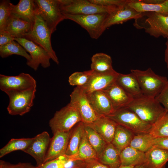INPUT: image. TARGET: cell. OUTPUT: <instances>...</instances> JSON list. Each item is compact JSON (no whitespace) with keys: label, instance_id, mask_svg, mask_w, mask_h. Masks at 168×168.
<instances>
[{"label":"cell","instance_id":"3957f363","mask_svg":"<svg viewBox=\"0 0 168 168\" xmlns=\"http://www.w3.org/2000/svg\"><path fill=\"white\" fill-rule=\"evenodd\" d=\"M141 16L135 20L134 26L143 29L150 35L156 38H168V16L154 12H142Z\"/></svg>","mask_w":168,"mask_h":168},{"label":"cell","instance_id":"ee69618b","mask_svg":"<svg viewBox=\"0 0 168 168\" xmlns=\"http://www.w3.org/2000/svg\"><path fill=\"white\" fill-rule=\"evenodd\" d=\"M156 146L168 151V137L155 138Z\"/></svg>","mask_w":168,"mask_h":168},{"label":"cell","instance_id":"9c48e42d","mask_svg":"<svg viewBox=\"0 0 168 168\" xmlns=\"http://www.w3.org/2000/svg\"><path fill=\"white\" fill-rule=\"evenodd\" d=\"M108 14L63 15L65 19L73 21L85 29L92 39H97L105 31L103 24Z\"/></svg>","mask_w":168,"mask_h":168},{"label":"cell","instance_id":"d4e9b609","mask_svg":"<svg viewBox=\"0 0 168 168\" xmlns=\"http://www.w3.org/2000/svg\"><path fill=\"white\" fill-rule=\"evenodd\" d=\"M131 7L138 12H154L168 16V0L160 3H146L142 0H131L128 3Z\"/></svg>","mask_w":168,"mask_h":168},{"label":"cell","instance_id":"4316f807","mask_svg":"<svg viewBox=\"0 0 168 168\" xmlns=\"http://www.w3.org/2000/svg\"><path fill=\"white\" fill-rule=\"evenodd\" d=\"M120 157L121 165L135 166L142 164L145 158V153L129 146L120 152Z\"/></svg>","mask_w":168,"mask_h":168},{"label":"cell","instance_id":"8fae6325","mask_svg":"<svg viewBox=\"0 0 168 168\" xmlns=\"http://www.w3.org/2000/svg\"><path fill=\"white\" fill-rule=\"evenodd\" d=\"M72 104L78 112L82 122L91 124L99 117L92 108L87 94L81 86H76L70 95Z\"/></svg>","mask_w":168,"mask_h":168},{"label":"cell","instance_id":"ba28073f","mask_svg":"<svg viewBox=\"0 0 168 168\" xmlns=\"http://www.w3.org/2000/svg\"><path fill=\"white\" fill-rule=\"evenodd\" d=\"M36 88L5 92L9 98V103L7 108L8 113L12 115L22 116L29 112L34 105Z\"/></svg>","mask_w":168,"mask_h":168},{"label":"cell","instance_id":"5b68a950","mask_svg":"<svg viewBox=\"0 0 168 168\" xmlns=\"http://www.w3.org/2000/svg\"><path fill=\"white\" fill-rule=\"evenodd\" d=\"M63 14L89 15L109 13L118 7L105 6L95 4L89 0H59Z\"/></svg>","mask_w":168,"mask_h":168},{"label":"cell","instance_id":"d6986e66","mask_svg":"<svg viewBox=\"0 0 168 168\" xmlns=\"http://www.w3.org/2000/svg\"><path fill=\"white\" fill-rule=\"evenodd\" d=\"M86 94L92 108L99 117L107 116L115 111L110 100L103 91Z\"/></svg>","mask_w":168,"mask_h":168},{"label":"cell","instance_id":"4fadbf2b","mask_svg":"<svg viewBox=\"0 0 168 168\" xmlns=\"http://www.w3.org/2000/svg\"><path fill=\"white\" fill-rule=\"evenodd\" d=\"M36 88V82L29 74L21 73L16 76L0 74V89L5 92L22 91Z\"/></svg>","mask_w":168,"mask_h":168},{"label":"cell","instance_id":"d6a6232c","mask_svg":"<svg viewBox=\"0 0 168 168\" xmlns=\"http://www.w3.org/2000/svg\"><path fill=\"white\" fill-rule=\"evenodd\" d=\"M84 129L88 141L96 152L98 157L107 143L98 133L88 124L84 123Z\"/></svg>","mask_w":168,"mask_h":168},{"label":"cell","instance_id":"7bdbcfd3","mask_svg":"<svg viewBox=\"0 0 168 168\" xmlns=\"http://www.w3.org/2000/svg\"><path fill=\"white\" fill-rule=\"evenodd\" d=\"M15 40V38L7 32L3 30L0 31V46Z\"/></svg>","mask_w":168,"mask_h":168},{"label":"cell","instance_id":"277c9868","mask_svg":"<svg viewBox=\"0 0 168 168\" xmlns=\"http://www.w3.org/2000/svg\"><path fill=\"white\" fill-rule=\"evenodd\" d=\"M131 73L135 77L143 95L155 98L168 82L167 77L156 74L150 68L145 70L132 69Z\"/></svg>","mask_w":168,"mask_h":168},{"label":"cell","instance_id":"f6af8a7d","mask_svg":"<svg viewBox=\"0 0 168 168\" xmlns=\"http://www.w3.org/2000/svg\"><path fill=\"white\" fill-rule=\"evenodd\" d=\"M25 165L24 163L20 162L13 164L3 160L0 161V168H24Z\"/></svg>","mask_w":168,"mask_h":168},{"label":"cell","instance_id":"5bb4252c","mask_svg":"<svg viewBox=\"0 0 168 168\" xmlns=\"http://www.w3.org/2000/svg\"><path fill=\"white\" fill-rule=\"evenodd\" d=\"M51 139L47 132H43L33 138L30 145L24 151L35 159L36 162V166L43 164Z\"/></svg>","mask_w":168,"mask_h":168},{"label":"cell","instance_id":"484cf974","mask_svg":"<svg viewBox=\"0 0 168 168\" xmlns=\"http://www.w3.org/2000/svg\"><path fill=\"white\" fill-rule=\"evenodd\" d=\"M66 155L67 160L71 161L98 159L96 152L88 141L85 130L77 154L72 156Z\"/></svg>","mask_w":168,"mask_h":168},{"label":"cell","instance_id":"cb8c5ba5","mask_svg":"<svg viewBox=\"0 0 168 168\" xmlns=\"http://www.w3.org/2000/svg\"><path fill=\"white\" fill-rule=\"evenodd\" d=\"M116 82L133 98L143 95L137 79L131 72L128 74L119 73Z\"/></svg>","mask_w":168,"mask_h":168},{"label":"cell","instance_id":"9a60e30c","mask_svg":"<svg viewBox=\"0 0 168 168\" xmlns=\"http://www.w3.org/2000/svg\"><path fill=\"white\" fill-rule=\"evenodd\" d=\"M71 132V130L67 132L58 131L53 133L43 163L65 154Z\"/></svg>","mask_w":168,"mask_h":168},{"label":"cell","instance_id":"e0dca14e","mask_svg":"<svg viewBox=\"0 0 168 168\" xmlns=\"http://www.w3.org/2000/svg\"><path fill=\"white\" fill-rule=\"evenodd\" d=\"M119 73L114 70L105 73H98L93 71L88 82L81 87L86 94L103 91L116 81Z\"/></svg>","mask_w":168,"mask_h":168},{"label":"cell","instance_id":"b9f144b4","mask_svg":"<svg viewBox=\"0 0 168 168\" xmlns=\"http://www.w3.org/2000/svg\"><path fill=\"white\" fill-rule=\"evenodd\" d=\"M82 168H111L100 162L97 159L84 160Z\"/></svg>","mask_w":168,"mask_h":168},{"label":"cell","instance_id":"d590c367","mask_svg":"<svg viewBox=\"0 0 168 168\" xmlns=\"http://www.w3.org/2000/svg\"><path fill=\"white\" fill-rule=\"evenodd\" d=\"M149 133L155 138L168 137V112L152 125Z\"/></svg>","mask_w":168,"mask_h":168},{"label":"cell","instance_id":"44dd1931","mask_svg":"<svg viewBox=\"0 0 168 168\" xmlns=\"http://www.w3.org/2000/svg\"><path fill=\"white\" fill-rule=\"evenodd\" d=\"M33 25L13 14L8 19L2 30L15 38H24L32 29Z\"/></svg>","mask_w":168,"mask_h":168},{"label":"cell","instance_id":"4dcf8cb0","mask_svg":"<svg viewBox=\"0 0 168 168\" xmlns=\"http://www.w3.org/2000/svg\"><path fill=\"white\" fill-rule=\"evenodd\" d=\"M84 131V123L82 121L77 124L72 129L65 155L72 156L77 154Z\"/></svg>","mask_w":168,"mask_h":168},{"label":"cell","instance_id":"f546056e","mask_svg":"<svg viewBox=\"0 0 168 168\" xmlns=\"http://www.w3.org/2000/svg\"><path fill=\"white\" fill-rule=\"evenodd\" d=\"M111 57L102 53H96L91 58V70L98 73H105L113 70Z\"/></svg>","mask_w":168,"mask_h":168},{"label":"cell","instance_id":"52a82bcc","mask_svg":"<svg viewBox=\"0 0 168 168\" xmlns=\"http://www.w3.org/2000/svg\"><path fill=\"white\" fill-rule=\"evenodd\" d=\"M107 116L135 134L149 133L152 126L151 125L143 121L135 113L126 107L116 110Z\"/></svg>","mask_w":168,"mask_h":168},{"label":"cell","instance_id":"74e56055","mask_svg":"<svg viewBox=\"0 0 168 168\" xmlns=\"http://www.w3.org/2000/svg\"><path fill=\"white\" fill-rule=\"evenodd\" d=\"M11 2L2 0L0 2V30H2L11 15Z\"/></svg>","mask_w":168,"mask_h":168},{"label":"cell","instance_id":"681fc988","mask_svg":"<svg viewBox=\"0 0 168 168\" xmlns=\"http://www.w3.org/2000/svg\"><path fill=\"white\" fill-rule=\"evenodd\" d=\"M133 168H145L142 165L135 166Z\"/></svg>","mask_w":168,"mask_h":168},{"label":"cell","instance_id":"ac0fdd59","mask_svg":"<svg viewBox=\"0 0 168 168\" xmlns=\"http://www.w3.org/2000/svg\"><path fill=\"white\" fill-rule=\"evenodd\" d=\"M102 91L109 98L115 111L126 107L133 100L116 81Z\"/></svg>","mask_w":168,"mask_h":168},{"label":"cell","instance_id":"7402d4cb","mask_svg":"<svg viewBox=\"0 0 168 168\" xmlns=\"http://www.w3.org/2000/svg\"><path fill=\"white\" fill-rule=\"evenodd\" d=\"M168 161V151L155 145L145 153L142 165L145 168H165Z\"/></svg>","mask_w":168,"mask_h":168},{"label":"cell","instance_id":"60d3db41","mask_svg":"<svg viewBox=\"0 0 168 168\" xmlns=\"http://www.w3.org/2000/svg\"><path fill=\"white\" fill-rule=\"evenodd\" d=\"M155 98L168 112V82L161 91Z\"/></svg>","mask_w":168,"mask_h":168},{"label":"cell","instance_id":"6da1fadb","mask_svg":"<svg viewBox=\"0 0 168 168\" xmlns=\"http://www.w3.org/2000/svg\"><path fill=\"white\" fill-rule=\"evenodd\" d=\"M127 107L143 121L151 125L166 111L155 98L143 95L133 98Z\"/></svg>","mask_w":168,"mask_h":168},{"label":"cell","instance_id":"e575fe53","mask_svg":"<svg viewBox=\"0 0 168 168\" xmlns=\"http://www.w3.org/2000/svg\"><path fill=\"white\" fill-rule=\"evenodd\" d=\"M33 139L32 138H12L0 150V157L12 152L21 150L24 152L30 145Z\"/></svg>","mask_w":168,"mask_h":168},{"label":"cell","instance_id":"f35d334b","mask_svg":"<svg viewBox=\"0 0 168 168\" xmlns=\"http://www.w3.org/2000/svg\"><path fill=\"white\" fill-rule=\"evenodd\" d=\"M67 161V158L65 154L36 167L38 168H66Z\"/></svg>","mask_w":168,"mask_h":168},{"label":"cell","instance_id":"7c38bea8","mask_svg":"<svg viewBox=\"0 0 168 168\" xmlns=\"http://www.w3.org/2000/svg\"><path fill=\"white\" fill-rule=\"evenodd\" d=\"M15 40L30 54L31 60L26 62L29 67L36 71L40 65L44 68L50 66L51 57L41 46L25 38H15Z\"/></svg>","mask_w":168,"mask_h":168},{"label":"cell","instance_id":"c3c4849f","mask_svg":"<svg viewBox=\"0 0 168 168\" xmlns=\"http://www.w3.org/2000/svg\"><path fill=\"white\" fill-rule=\"evenodd\" d=\"M134 166H126L121 165L118 168H133Z\"/></svg>","mask_w":168,"mask_h":168},{"label":"cell","instance_id":"836d02e7","mask_svg":"<svg viewBox=\"0 0 168 168\" xmlns=\"http://www.w3.org/2000/svg\"><path fill=\"white\" fill-rule=\"evenodd\" d=\"M13 54L24 57L27 59V62L31 60L30 55L27 53L21 44L15 40L0 46V56L2 58H5Z\"/></svg>","mask_w":168,"mask_h":168},{"label":"cell","instance_id":"83f0119b","mask_svg":"<svg viewBox=\"0 0 168 168\" xmlns=\"http://www.w3.org/2000/svg\"><path fill=\"white\" fill-rule=\"evenodd\" d=\"M97 159L111 168H118L121 164L120 152L111 143L107 144Z\"/></svg>","mask_w":168,"mask_h":168},{"label":"cell","instance_id":"7a4b0ae2","mask_svg":"<svg viewBox=\"0 0 168 168\" xmlns=\"http://www.w3.org/2000/svg\"><path fill=\"white\" fill-rule=\"evenodd\" d=\"M52 33L39 13L36 7L34 22L32 29L24 38L40 46L49 54L51 59L57 64L58 59L52 46L51 37Z\"/></svg>","mask_w":168,"mask_h":168},{"label":"cell","instance_id":"603a6c76","mask_svg":"<svg viewBox=\"0 0 168 168\" xmlns=\"http://www.w3.org/2000/svg\"><path fill=\"white\" fill-rule=\"evenodd\" d=\"M11 14L33 25L36 4L35 0H20L16 5L11 3Z\"/></svg>","mask_w":168,"mask_h":168},{"label":"cell","instance_id":"30bf717a","mask_svg":"<svg viewBox=\"0 0 168 168\" xmlns=\"http://www.w3.org/2000/svg\"><path fill=\"white\" fill-rule=\"evenodd\" d=\"M36 7L51 32L56 30L57 25L65 19L59 0H35Z\"/></svg>","mask_w":168,"mask_h":168},{"label":"cell","instance_id":"8d00e7d4","mask_svg":"<svg viewBox=\"0 0 168 168\" xmlns=\"http://www.w3.org/2000/svg\"><path fill=\"white\" fill-rule=\"evenodd\" d=\"M90 70L82 72H76L72 73L69 77V84L76 86H83L88 82L92 73Z\"/></svg>","mask_w":168,"mask_h":168},{"label":"cell","instance_id":"ffe728a7","mask_svg":"<svg viewBox=\"0 0 168 168\" xmlns=\"http://www.w3.org/2000/svg\"><path fill=\"white\" fill-rule=\"evenodd\" d=\"M87 124L108 144L111 143L113 140L118 124L108 117L102 116H99L92 123Z\"/></svg>","mask_w":168,"mask_h":168},{"label":"cell","instance_id":"1f68e13d","mask_svg":"<svg viewBox=\"0 0 168 168\" xmlns=\"http://www.w3.org/2000/svg\"><path fill=\"white\" fill-rule=\"evenodd\" d=\"M155 138L149 133H142L135 134L129 146L145 153L155 145Z\"/></svg>","mask_w":168,"mask_h":168},{"label":"cell","instance_id":"ab89813d","mask_svg":"<svg viewBox=\"0 0 168 168\" xmlns=\"http://www.w3.org/2000/svg\"><path fill=\"white\" fill-rule=\"evenodd\" d=\"M95 4L105 6L119 7L129 2L131 0H89Z\"/></svg>","mask_w":168,"mask_h":168},{"label":"cell","instance_id":"bcb514c9","mask_svg":"<svg viewBox=\"0 0 168 168\" xmlns=\"http://www.w3.org/2000/svg\"><path fill=\"white\" fill-rule=\"evenodd\" d=\"M166 48L165 52V61L168 69V38L166 43Z\"/></svg>","mask_w":168,"mask_h":168},{"label":"cell","instance_id":"7dc6e473","mask_svg":"<svg viewBox=\"0 0 168 168\" xmlns=\"http://www.w3.org/2000/svg\"><path fill=\"white\" fill-rule=\"evenodd\" d=\"M24 168H38L36 166H35L31 164L25 163Z\"/></svg>","mask_w":168,"mask_h":168},{"label":"cell","instance_id":"f1b7e54d","mask_svg":"<svg viewBox=\"0 0 168 168\" xmlns=\"http://www.w3.org/2000/svg\"><path fill=\"white\" fill-rule=\"evenodd\" d=\"M135 135L124 127L118 124L111 143L120 152L129 146Z\"/></svg>","mask_w":168,"mask_h":168},{"label":"cell","instance_id":"8992f818","mask_svg":"<svg viewBox=\"0 0 168 168\" xmlns=\"http://www.w3.org/2000/svg\"><path fill=\"white\" fill-rule=\"evenodd\" d=\"M82 122L81 117L70 103L56 111L49 120V125L53 133L56 132H67L77 124Z\"/></svg>","mask_w":168,"mask_h":168},{"label":"cell","instance_id":"2e32d148","mask_svg":"<svg viewBox=\"0 0 168 168\" xmlns=\"http://www.w3.org/2000/svg\"><path fill=\"white\" fill-rule=\"evenodd\" d=\"M128 3L117 7L108 14L103 24L104 30L113 25L121 24L132 19L136 20L141 16L142 13L136 11Z\"/></svg>","mask_w":168,"mask_h":168}]
</instances>
